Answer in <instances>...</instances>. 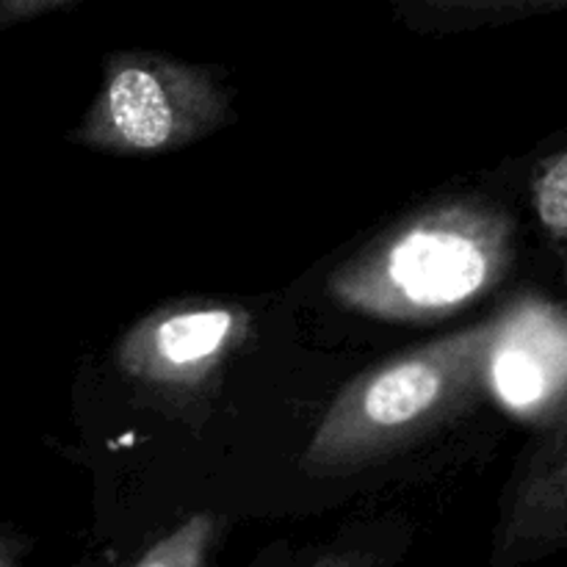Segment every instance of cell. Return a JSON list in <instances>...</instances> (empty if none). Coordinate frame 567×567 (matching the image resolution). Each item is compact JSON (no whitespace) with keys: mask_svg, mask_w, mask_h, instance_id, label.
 <instances>
[{"mask_svg":"<svg viewBox=\"0 0 567 567\" xmlns=\"http://www.w3.org/2000/svg\"><path fill=\"white\" fill-rule=\"evenodd\" d=\"M498 255L496 221L468 208H443L343 269L332 288L352 308L388 319L446 313L487 286Z\"/></svg>","mask_w":567,"mask_h":567,"instance_id":"obj_1","label":"cell"},{"mask_svg":"<svg viewBox=\"0 0 567 567\" xmlns=\"http://www.w3.org/2000/svg\"><path fill=\"white\" fill-rule=\"evenodd\" d=\"M482 349L485 336L468 332L393 360L354 382L321 424L308 463L338 465L360 460L413 435L426 421H435L468 391L482 365Z\"/></svg>","mask_w":567,"mask_h":567,"instance_id":"obj_2","label":"cell"},{"mask_svg":"<svg viewBox=\"0 0 567 567\" xmlns=\"http://www.w3.org/2000/svg\"><path fill=\"white\" fill-rule=\"evenodd\" d=\"M219 114V94L203 72L125 55L109 64L83 138L116 153H164L208 131Z\"/></svg>","mask_w":567,"mask_h":567,"instance_id":"obj_3","label":"cell"},{"mask_svg":"<svg viewBox=\"0 0 567 567\" xmlns=\"http://www.w3.org/2000/svg\"><path fill=\"white\" fill-rule=\"evenodd\" d=\"M238 316L233 310L205 308L164 316L131 338L125 363L153 380H194L216 363L236 338Z\"/></svg>","mask_w":567,"mask_h":567,"instance_id":"obj_4","label":"cell"},{"mask_svg":"<svg viewBox=\"0 0 567 567\" xmlns=\"http://www.w3.org/2000/svg\"><path fill=\"white\" fill-rule=\"evenodd\" d=\"M493 382H496L498 396L513 408H529L540 402L546 391V374L540 363L520 347L502 349L493 358Z\"/></svg>","mask_w":567,"mask_h":567,"instance_id":"obj_5","label":"cell"},{"mask_svg":"<svg viewBox=\"0 0 567 567\" xmlns=\"http://www.w3.org/2000/svg\"><path fill=\"white\" fill-rule=\"evenodd\" d=\"M214 535V520L208 515H199L183 524L175 535L150 548L136 567H203Z\"/></svg>","mask_w":567,"mask_h":567,"instance_id":"obj_6","label":"cell"},{"mask_svg":"<svg viewBox=\"0 0 567 567\" xmlns=\"http://www.w3.org/2000/svg\"><path fill=\"white\" fill-rule=\"evenodd\" d=\"M537 210L548 230L567 236V153L537 183Z\"/></svg>","mask_w":567,"mask_h":567,"instance_id":"obj_7","label":"cell"},{"mask_svg":"<svg viewBox=\"0 0 567 567\" xmlns=\"http://www.w3.org/2000/svg\"><path fill=\"white\" fill-rule=\"evenodd\" d=\"M305 567H377V563L369 557V554L343 551V554H327V557L316 559V563H310Z\"/></svg>","mask_w":567,"mask_h":567,"instance_id":"obj_8","label":"cell"},{"mask_svg":"<svg viewBox=\"0 0 567 567\" xmlns=\"http://www.w3.org/2000/svg\"><path fill=\"white\" fill-rule=\"evenodd\" d=\"M0 567H14V563H11L3 551H0Z\"/></svg>","mask_w":567,"mask_h":567,"instance_id":"obj_9","label":"cell"}]
</instances>
